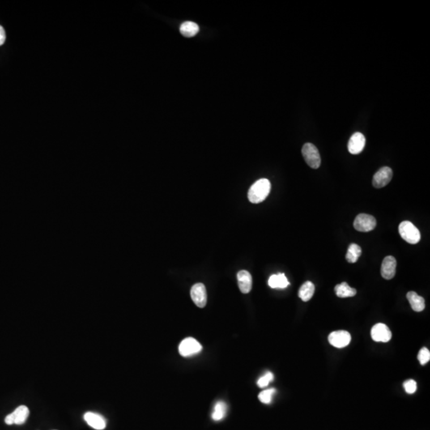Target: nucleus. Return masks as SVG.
I'll use <instances>...</instances> for the list:
<instances>
[{
  "instance_id": "obj_18",
  "label": "nucleus",
  "mask_w": 430,
  "mask_h": 430,
  "mask_svg": "<svg viewBox=\"0 0 430 430\" xmlns=\"http://www.w3.org/2000/svg\"><path fill=\"white\" fill-rule=\"evenodd\" d=\"M334 291L336 296L339 298L352 297L356 295L357 291L355 288L350 287L346 282L337 285L334 287Z\"/></svg>"
},
{
  "instance_id": "obj_23",
  "label": "nucleus",
  "mask_w": 430,
  "mask_h": 430,
  "mask_svg": "<svg viewBox=\"0 0 430 430\" xmlns=\"http://www.w3.org/2000/svg\"><path fill=\"white\" fill-rule=\"evenodd\" d=\"M418 359L420 362L421 365H426V363L430 360V351H429V349L426 347L421 349L418 353Z\"/></svg>"
},
{
  "instance_id": "obj_6",
  "label": "nucleus",
  "mask_w": 430,
  "mask_h": 430,
  "mask_svg": "<svg viewBox=\"0 0 430 430\" xmlns=\"http://www.w3.org/2000/svg\"><path fill=\"white\" fill-rule=\"evenodd\" d=\"M29 415H30V410L26 406H20L5 418V423L9 426L23 425L27 421Z\"/></svg>"
},
{
  "instance_id": "obj_17",
  "label": "nucleus",
  "mask_w": 430,
  "mask_h": 430,
  "mask_svg": "<svg viewBox=\"0 0 430 430\" xmlns=\"http://www.w3.org/2000/svg\"><path fill=\"white\" fill-rule=\"evenodd\" d=\"M268 283L272 288H286L289 286V282L284 273L272 275Z\"/></svg>"
},
{
  "instance_id": "obj_26",
  "label": "nucleus",
  "mask_w": 430,
  "mask_h": 430,
  "mask_svg": "<svg viewBox=\"0 0 430 430\" xmlns=\"http://www.w3.org/2000/svg\"><path fill=\"white\" fill-rule=\"evenodd\" d=\"M5 40H6V34H5L4 29L0 26V46H2L5 43Z\"/></svg>"
},
{
  "instance_id": "obj_9",
  "label": "nucleus",
  "mask_w": 430,
  "mask_h": 430,
  "mask_svg": "<svg viewBox=\"0 0 430 430\" xmlns=\"http://www.w3.org/2000/svg\"><path fill=\"white\" fill-rule=\"evenodd\" d=\"M191 296L192 300L198 308H204L206 305L207 294L206 287L203 284L198 283L194 285L191 290Z\"/></svg>"
},
{
  "instance_id": "obj_16",
  "label": "nucleus",
  "mask_w": 430,
  "mask_h": 430,
  "mask_svg": "<svg viewBox=\"0 0 430 430\" xmlns=\"http://www.w3.org/2000/svg\"><path fill=\"white\" fill-rule=\"evenodd\" d=\"M180 33L184 37L191 38L195 36L199 31V27L197 23L191 21H187L182 23L180 28Z\"/></svg>"
},
{
  "instance_id": "obj_3",
  "label": "nucleus",
  "mask_w": 430,
  "mask_h": 430,
  "mask_svg": "<svg viewBox=\"0 0 430 430\" xmlns=\"http://www.w3.org/2000/svg\"><path fill=\"white\" fill-rule=\"evenodd\" d=\"M302 155L306 163L313 169H317L321 163L318 149L312 143H307L302 147Z\"/></svg>"
},
{
  "instance_id": "obj_15",
  "label": "nucleus",
  "mask_w": 430,
  "mask_h": 430,
  "mask_svg": "<svg viewBox=\"0 0 430 430\" xmlns=\"http://www.w3.org/2000/svg\"><path fill=\"white\" fill-rule=\"evenodd\" d=\"M408 300L410 302L411 308L414 312H420L426 308L424 298L418 296L415 291H409L406 295Z\"/></svg>"
},
{
  "instance_id": "obj_7",
  "label": "nucleus",
  "mask_w": 430,
  "mask_h": 430,
  "mask_svg": "<svg viewBox=\"0 0 430 430\" xmlns=\"http://www.w3.org/2000/svg\"><path fill=\"white\" fill-rule=\"evenodd\" d=\"M329 341L333 347L343 348L351 342V334L347 331H335L329 334Z\"/></svg>"
},
{
  "instance_id": "obj_12",
  "label": "nucleus",
  "mask_w": 430,
  "mask_h": 430,
  "mask_svg": "<svg viewBox=\"0 0 430 430\" xmlns=\"http://www.w3.org/2000/svg\"><path fill=\"white\" fill-rule=\"evenodd\" d=\"M397 261L392 256L384 258L381 267V275L384 279L391 280L395 276Z\"/></svg>"
},
{
  "instance_id": "obj_22",
  "label": "nucleus",
  "mask_w": 430,
  "mask_h": 430,
  "mask_svg": "<svg viewBox=\"0 0 430 430\" xmlns=\"http://www.w3.org/2000/svg\"><path fill=\"white\" fill-rule=\"evenodd\" d=\"M276 393L275 389H265L263 391L261 392L258 395V398L262 403L270 404L273 399V395Z\"/></svg>"
},
{
  "instance_id": "obj_20",
  "label": "nucleus",
  "mask_w": 430,
  "mask_h": 430,
  "mask_svg": "<svg viewBox=\"0 0 430 430\" xmlns=\"http://www.w3.org/2000/svg\"><path fill=\"white\" fill-rule=\"evenodd\" d=\"M361 254H362V249H361L360 246L353 243L349 245L348 250H347V255H346V259L349 263H355L359 259Z\"/></svg>"
},
{
  "instance_id": "obj_14",
  "label": "nucleus",
  "mask_w": 430,
  "mask_h": 430,
  "mask_svg": "<svg viewBox=\"0 0 430 430\" xmlns=\"http://www.w3.org/2000/svg\"><path fill=\"white\" fill-rule=\"evenodd\" d=\"M239 287L242 293H249L252 289L253 279L250 273L245 270H241L238 273Z\"/></svg>"
},
{
  "instance_id": "obj_8",
  "label": "nucleus",
  "mask_w": 430,
  "mask_h": 430,
  "mask_svg": "<svg viewBox=\"0 0 430 430\" xmlns=\"http://www.w3.org/2000/svg\"><path fill=\"white\" fill-rule=\"evenodd\" d=\"M371 338L375 342H387L391 339L392 333L385 324H375L371 332Z\"/></svg>"
},
{
  "instance_id": "obj_4",
  "label": "nucleus",
  "mask_w": 430,
  "mask_h": 430,
  "mask_svg": "<svg viewBox=\"0 0 430 430\" xmlns=\"http://www.w3.org/2000/svg\"><path fill=\"white\" fill-rule=\"evenodd\" d=\"M377 222L375 217L370 214H360L354 221V227L359 232H370L376 227Z\"/></svg>"
},
{
  "instance_id": "obj_24",
  "label": "nucleus",
  "mask_w": 430,
  "mask_h": 430,
  "mask_svg": "<svg viewBox=\"0 0 430 430\" xmlns=\"http://www.w3.org/2000/svg\"><path fill=\"white\" fill-rule=\"evenodd\" d=\"M273 379L274 377H273V374L271 372H267L257 381V385L261 388L266 387L269 385V382L273 381Z\"/></svg>"
},
{
  "instance_id": "obj_1",
  "label": "nucleus",
  "mask_w": 430,
  "mask_h": 430,
  "mask_svg": "<svg viewBox=\"0 0 430 430\" xmlns=\"http://www.w3.org/2000/svg\"><path fill=\"white\" fill-rule=\"evenodd\" d=\"M271 190V184L267 179H261L251 186L248 198L252 203H260L267 198Z\"/></svg>"
},
{
  "instance_id": "obj_13",
  "label": "nucleus",
  "mask_w": 430,
  "mask_h": 430,
  "mask_svg": "<svg viewBox=\"0 0 430 430\" xmlns=\"http://www.w3.org/2000/svg\"><path fill=\"white\" fill-rule=\"evenodd\" d=\"M84 419L86 423L96 430H103L106 427V420L100 414L87 412L84 415Z\"/></svg>"
},
{
  "instance_id": "obj_19",
  "label": "nucleus",
  "mask_w": 430,
  "mask_h": 430,
  "mask_svg": "<svg viewBox=\"0 0 430 430\" xmlns=\"http://www.w3.org/2000/svg\"><path fill=\"white\" fill-rule=\"evenodd\" d=\"M314 292L315 286L313 283L311 282H306L299 289L298 295L303 301L307 302L312 299Z\"/></svg>"
},
{
  "instance_id": "obj_2",
  "label": "nucleus",
  "mask_w": 430,
  "mask_h": 430,
  "mask_svg": "<svg viewBox=\"0 0 430 430\" xmlns=\"http://www.w3.org/2000/svg\"><path fill=\"white\" fill-rule=\"evenodd\" d=\"M400 235L408 243L415 245L421 240V233L412 222L404 221L398 227Z\"/></svg>"
},
{
  "instance_id": "obj_25",
  "label": "nucleus",
  "mask_w": 430,
  "mask_h": 430,
  "mask_svg": "<svg viewBox=\"0 0 430 430\" xmlns=\"http://www.w3.org/2000/svg\"><path fill=\"white\" fill-rule=\"evenodd\" d=\"M404 389L409 394L414 393L417 390L416 382L413 380H407L403 384Z\"/></svg>"
},
{
  "instance_id": "obj_11",
  "label": "nucleus",
  "mask_w": 430,
  "mask_h": 430,
  "mask_svg": "<svg viewBox=\"0 0 430 430\" xmlns=\"http://www.w3.org/2000/svg\"><path fill=\"white\" fill-rule=\"evenodd\" d=\"M365 137L361 133H355L351 136L349 140L348 151L353 155H357L362 152L363 148L365 147Z\"/></svg>"
},
{
  "instance_id": "obj_5",
  "label": "nucleus",
  "mask_w": 430,
  "mask_h": 430,
  "mask_svg": "<svg viewBox=\"0 0 430 430\" xmlns=\"http://www.w3.org/2000/svg\"><path fill=\"white\" fill-rule=\"evenodd\" d=\"M202 345L195 338L188 337L180 342L179 351L184 357L192 356L202 351Z\"/></svg>"
},
{
  "instance_id": "obj_21",
  "label": "nucleus",
  "mask_w": 430,
  "mask_h": 430,
  "mask_svg": "<svg viewBox=\"0 0 430 430\" xmlns=\"http://www.w3.org/2000/svg\"><path fill=\"white\" fill-rule=\"evenodd\" d=\"M227 412V404L223 402H217L214 406L212 418L214 421H220L226 416Z\"/></svg>"
},
{
  "instance_id": "obj_10",
  "label": "nucleus",
  "mask_w": 430,
  "mask_h": 430,
  "mask_svg": "<svg viewBox=\"0 0 430 430\" xmlns=\"http://www.w3.org/2000/svg\"><path fill=\"white\" fill-rule=\"evenodd\" d=\"M392 177L393 171L391 168L388 167H382L374 176L373 186L375 188H384L391 181Z\"/></svg>"
}]
</instances>
